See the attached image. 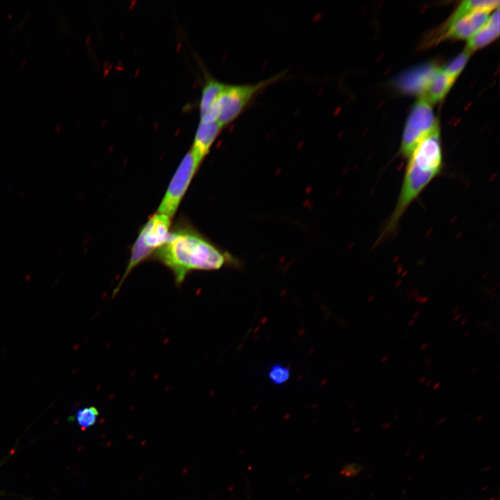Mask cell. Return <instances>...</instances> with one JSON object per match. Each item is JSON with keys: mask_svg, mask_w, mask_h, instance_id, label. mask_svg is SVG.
Masks as SVG:
<instances>
[{"mask_svg": "<svg viewBox=\"0 0 500 500\" xmlns=\"http://www.w3.org/2000/svg\"><path fill=\"white\" fill-rule=\"evenodd\" d=\"M425 380H426V377L423 376L419 379V383H422Z\"/></svg>", "mask_w": 500, "mask_h": 500, "instance_id": "24", "label": "cell"}, {"mask_svg": "<svg viewBox=\"0 0 500 500\" xmlns=\"http://www.w3.org/2000/svg\"><path fill=\"white\" fill-rule=\"evenodd\" d=\"M172 273L180 285L193 271L238 267V260L206 238L189 222L181 220L171 229L166 242L152 255Z\"/></svg>", "mask_w": 500, "mask_h": 500, "instance_id": "1", "label": "cell"}, {"mask_svg": "<svg viewBox=\"0 0 500 500\" xmlns=\"http://www.w3.org/2000/svg\"><path fill=\"white\" fill-rule=\"evenodd\" d=\"M440 386V382H437L436 383H435V384L433 385V390H437Z\"/></svg>", "mask_w": 500, "mask_h": 500, "instance_id": "18", "label": "cell"}, {"mask_svg": "<svg viewBox=\"0 0 500 500\" xmlns=\"http://www.w3.org/2000/svg\"><path fill=\"white\" fill-rule=\"evenodd\" d=\"M222 128L215 120L200 119L190 149L201 163Z\"/></svg>", "mask_w": 500, "mask_h": 500, "instance_id": "8", "label": "cell"}, {"mask_svg": "<svg viewBox=\"0 0 500 500\" xmlns=\"http://www.w3.org/2000/svg\"><path fill=\"white\" fill-rule=\"evenodd\" d=\"M499 8L489 16L486 22L468 39L466 49L472 53L489 44L499 35Z\"/></svg>", "mask_w": 500, "mask_h": 500, "instance_id": "11", "label": "cell"}, {"mask_svg": "<svg viewBox=\"0 0 500 500\" xmlns=\"http://www.w3.org/2000/svg\"><path fill=\"white\" fill-rule=\"evenodd\" d=\"M226 85V83L212 77L206 79L199 101L200 119L215 120L212 117L213 110Z\"/></svg>", "mask_w": 500, "mask_h": 500, "instance_id": "10", "label": "cell"}, {"mask_svg": "<svg viewBox=\"0 0 500 500\" xmlns=\"http://www.w3.org/2000/svg\"><path fill=\"white\" fill-rule=\"evenodd\" d=\"M432 361H433V360H432V359H431L430 360H426V362H425V364H426V365H427V364H430V363H431V362H432Z\"/></svg>", "mask_w": 500, "mask_h": 500, "instance_id": "27", "label": "cell"}, {"mask_svg": "<svg viewBox=\"0 0 500 500\" xmlns=\"http://www.w3.org/2000/svg\"><path fill=\"white\" fill-rule=\"evenodd\" d=\"M477 369H478V367H475L473 369H472L471 372H472V373H474L475 371L477 370Z\"/></svg>", "mask_w": 500, "mask_h": 500, "instance_id": "28", "label": "cell"}, {"mask_svg": "<svg viewBox=\"0 0 500 500\" xmlns=\"http://www.w3.org/2000/svg\"><path fill=\"white\" fill-rule=\"evenodd\" d=\"M268 377L272 383L281 385L286 383L290 377V371L288 367L281 364L272 365L268 371Z\"/></svg>", "mask_w": 500, "mask_h": 500, "instance_id": "16", "label": "cell"}, {"mask_svg": "<svg viewBox=\"0 0 500 500\" xmlns=\"http://www.w3.org/2000/svg\"><path fill=\"white\" fill-rule=\"evenodd\" d=\"M469 332H468V331L465 333V335H462V338H464V339L466 338V337H467L469 335Z\"/></svg>", "mask_w": 500, "mask_h": 500, "instance_id": "26", "label": "cell"}, {"mask_svg": "<svg viewBox=\"0 0 500 500\" xmlns=\"http://www.w3.org/2000/svg\"><path fill=\"white\" fill-rule=\"evenodd\" d=\"M467 319H464L460 322V326L465 325V324L467 323Z\"/></svg>", "mask_w": 500, "mask_h": 500, "instance_id": "23", "label": "cell"}, {"mask_svg": "<svg viewBox=\"0 0 500 500\" xmlns=\"http://www.w3.org/2000/svg\"><path fill=\"white\" fill-rule=\"evenodd\" d=\"M438 126L431 104L419 98L412 107L406 122L400 153L408 157L418 144Z\"/></svg>", "mask_w": 500, "mask_h": 500, "instance_id": "5", "label": "cell"}, {"mask_svg": "<svg viewBox=\"0 0 500 500\" xmlns=\"http://www.w3.org/2000/svg\"><path fill=\"white\" fill-rule=\"evenodd\" d=\"M460 317H461V315H460V314H458V315H457L453 318V321H456H456H458Z\"/></svg>", "mask_w": 500, "mask_h": 500, "instance_id": "21", "label": "cell"}, {"mask_svg": "<svg viewBox=\"0 0 500 500\" xmlns=\"http://www.w3.org/2000/svg\"><path fill=\"white\" fill-rule=\"evenodd\" d=\"M171 227L172 218L156 212L140 228L139 234L132 246L126 269L113 295L118 292L122 283L131 272L142 262L152 256L155 251L166 242Z\"/></svg>", "mask_w": 500, "mask_h": 500, "instance_id": "3", "label": "cell"}, {"mask_svg": "<svg viewBox=\"0 0 500 500\" xmlns=\"http://www.w3.org/2000/svg\"><path fill=\"white\" fill-rule=\"evenodd\" d=\"M499 1L497 0H467L462 1L456 9L448 20H454L468 13L476 11L490 12L499 8Z\"/></svg>", "mask_w": 500, "mask_h": 500, "instance_id": "13", "label": "cell"}, {"mask_svg": "<svg viewBox=\"0 0 500 500\" xmlns=\"http://www.w3.org/2000/svg\"><path fill=\"white\" fill-rule=\"evenodd\" d=\"M415 322V319H412V320L409 321L408 326H412Z\"/></svg>", "mask_w": 500, "mask_h": 500, "instance_id": "22", "label": "cell"}, {"mask_svg": "<svg viewBox=\"0 0 500 500\" xmlns=\"http://www.w3.org/2000/svg\"><path fill=\"white\" fill-rule=\"evenodd\" d=\"M489 13L486 11H476L454 20H448L441 28L437 40L470 38L486 22Z\"/></svg>", "mask_w": 500, "mask_h": 500, "instance_id": "7", "label": "cell"}, {"mask_svg": "<svg viewBox=\"0 0 500 500\" xmlns=\"http://www.w3.org/2000/svg\"><path fill=\"white\" fill-rule=\"evenodd\" d=\"M201 165V162L190 149L176 169L157 212L173 217Z\"/></svg>", "mask_w": 500, "mask_h": 500, "instance_id": "6", "label": "cell"}, {"mask_svg": "<svg viewBox=\"0 0 500 500\" xmlns=\"http://www.w3.org/2000/svg\"><path fill=\"white\" fill-rule=\"evenodd\" d=\"M99 411L94 406H90L78 410L76 412V421L82 429L92 426L97 422Z\"/></svg>", "mask_w": 500, "mask_h": 500, "instance_id": "15", "label": "cell"}, {"mask_svg": "<svg viewBox=\"0 0 500 500\" xmlns=\"http://www.w3.org/2000/svg\"><path fill=\"white\" fill-rule=\"evenodd\" d=\"M428 345L427 343H424L421 346L420 349L421 350H425L428 347Z\"/></svg>", "mask_w": 500, "mask_h": 500, "instance_id": "20", "label": "cell"}, {"mask_svg": "<svg viewBox=\"0 0 500 500\" xmlns=\"http://www.w3.org/2000/svg\"><path fill=\"white\" fill-rule=\"evenodd\" d=\"M460 310V307L457 306L453 310V313H456Z\"/></svg>", "mask_w": 500, "mask_h": 500, "instance_id": "25", "label": "cell"}, {"mask_svg": "<svg viewBox=\"0 0 500 500\" xmlns=\"http://www.w3.org/2000/svg\"><path fill=\"white\" fill-rule=\"evenodd\" d=\"M389 357L388 356H383L382 358L381 359V362L382 363L385 362L388 360Z\"/></svg>", "mask_w": 500, "mask_h": 500, "instance_id": "17", "label": "cell"}, {"mask_svg": "<svg viewBox=\"0 0 500 500\" xmlns=\"http://www.w3.org/2000/svg\"><path fill=\"white\" fill-rule=\"evenodd\" d=\"M471 53L465 50L451 60L442 70L453 80L458 77L465 67Z\"/></svg>", "mask_w": 500, "mask_h": 500, "instance_id": "14", "label": "cell"}, {"mask_svg": "<svg viewBox=\"0 0 500 500\" xmlns=\"http://www.w3.org/2000/svg\"><path fill=\"white\" fill-rule=\"evenodd\" d=\"M419 314H420V312H419V311L415 312L412 315V318H413L414 319H415L419 316Z\"/></svg>", "mask_w": 500, "mask_h": 500, "instance_id": "19", "label": "cell"}, {"mask_svg": "<svg viewBox=\"0 0 500 500\" xmlns=\"http://www.w3.org/2000/svg\"><path fill=\"white\" fill-rule=\"evenodd\" d=\"M431 383H432V381L430 380L428 382L426 383V386H429Z\"/></svg>", "mask_w": 500, "mask_h": 500, "instance_id": "29", "label": "cell"}, {"mask_svg": "<svg viewBox=\"0 0 500 500\" xmlns=\"http://www.w3.org/2000/svg\"><path fill=\"white\" fill-rule=\"evenodd\" d=\"M438 67L426 65L405 74L398 82L404 92L417 94L423 98Z\"/></svg>", "mask_w": 500, "mask_h": 500, "instance_id": "9", "label": "cell"}, {"mask_svg": "<svg viewBox=\"0 0 500 500\" xmlns=\"http://www.w3.org/2000/svg\"><path fill=\"white\" fill-rule=\"evenodd\" d=\"M283 73L255 83L226 84L214 108L212 117L223 128L233 122L262 90L281 78Z\"/></svg>", "mask_w": 500, "mask_h": 500, "instance_id": "4", "label": "cell"}, {"mask_svg": "<svg viewBox=\"0 0 500 500\" xmlns=\"http://www.w3.org/2000/svg\"><path fill=\"white\" fill-rule=\"evenodd\" d=\"M455 80L444 73L442 69L437 68L422 99L429 103L441 101L447 94Z\"/></svg>", "mask_w": 500, "mask_h": 500, "instance_id": "12", "label": "cell"}, {"mask_svg": "<svg viewBox=\"0 0 500 500\" xmlns=\"http://www.w3.org/2000/svg\"><path fill=\"white\" fill-rule=\"evenodd\" d=\"M400 192L380 240L392 235L403 215L425 188L442 172L443 155L438 127L422 140L408 157Z\"/></svg>", "mask_w": 500, "mask_h": 500, "instance_id": "2", "label": "cell"}]
</instances>
